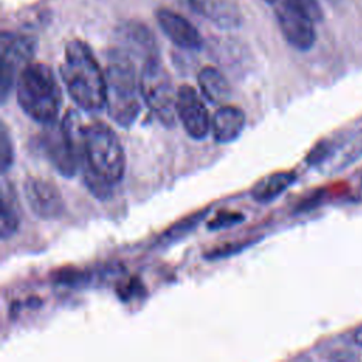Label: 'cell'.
Wrapping results in <instances>:
<instances>
[{"instance_id":"cell-4","label":"cell","mask_w":362,"mask_h":362,"mask_svg":"<svg viewBox=\"0 0 362 362\" xmlns=\"http://www.w3.org/2000/svg\"><path fill=\"white\" fill-rule=\"evenodd\" d=\"M106 109L120 127H130L140 112L139 79L130 55L122 48L109 52L106 66Z\"/></svg>"},{"instance_id":"cell-6","label":"cell","mask_w":362,"mask_h":362,"mask_svg":"<svg viewBox=\"0 0 362 362\" xmlns=\"http://www.w3.org/2000/svg\"><path fill=\"white\" fill-rule=\"evenodd\" d=\"M37 49V40L27 34H1V69L0 99L7 102L11 88L17 82L21 69L31 62Z\"/></svg>"},{"instance_id":"cell-19","label":"cell","mask_w":362,"mask_h":362,"mask_svg":"<svg viewBox=\"0 0 362 362\" xmlns=\"http://www.w3.org/2000/svg\"><path fill=\"white\" fill-rule=\"evenodd\" d=\"M243 221H245V216L240 212L222 211V212H218L211 221H208L206 226L209 230H221V229L238 225Z\"/></svg>"},{"instance_id":"cell-23","label":"cell","mask_w":362,"mask_h":362,"mask_svg":"<svg viewBox=\"0 0 362 362\" xmlns=\"http://www.w3.org/2000/svg\"><path fill=\"white\" fill-rule=\"evenodd\" d=\"M266 3H269V4H274L277 0H264Z\"/></svg>"},{"instance_id":"cell-13","label":"cell","mask_w":362,"mask_h":362,"mask_svg":"<svg viewBox=\"0 0 362 362\" xmlns=\"http://www.w3.org/2000/svg\"><path fill=\"white\" fill-rule=\"evenodd\" d=\"M246 117L242 109L230 105L221 106L212 119L214 140L219 144L235 141L245 129Z\"/></svg>"},{"instance_id":"cell-11","label":"cell","mask_w":362,"mask_h":362,"mask_svg":"<svg viewBox=\"0 0 362 362\" xmlns=\"http://www.w3.org/2000/svg\"><path fill=\"white\" fill-rule=\"evenodd\" d=\"M117 35H119V41L123 45L122 49L126 51L129 55L136 54L141 57L144 61L158 55L153 34L147 27H144L140 23H134V21L124 23L119 28Z\"/></svg>"},{"instance_id":"cell-7","label":"cell","mask_w":362,"mask_h":362,"mask_svg":"<svg viewBox=\"0 0 362 362\" xmlns=\"http://www.w3.org/2000/svg\"><path fill=\"white\" fill-rule=\"evenodd\" d=\"M276 18L286 41L300 51L310 49L315 42L314 20L307 16L301 8L293 4L290 0H281L277 3Z\"/></svg>"},{"instance_id":"cell-16","label":"cell","mask_w":362,"mask_h":362,"mask_svg":"<svg viewBox=\"0 0 362 362\" xmlns=\"http://www.w3.org/2000/svg\"><path fill=\"white\" fill-rule=\"evenodd\" d=\"M20 226L18 201L16 192L6 182L1 189V219H0V235L1 239H8L13 236Z\"/></svg>"},{"instance_id":"cell-10","label":"cell","mask_w":362,"mask_h":362,"mask_svg":"<svg viewBox=\"0 0 362 362\" xmlns=\"http://www.w3.org/2000/svg\"><path fill=\"white\" fill-rule=\"evenodd\" d=\"M156 18L163 33L180 48L197 51L204 45V40L199 31L181 14L168 10L158 8L156 11Z\"/></svg>"},{"instance_id":"cell-14","label":"cell","mask_w":362,"mask_h":362,"mask_svg":"<svg viewBox=\"0 0 362 362\" xmlns=\"http://www.w3.org/2000/svg\"><path fill=\"white\" fill-rule=\"evenodd\" d=\"M296 180L293 171H277L260 178L250 189V197L259 204H269L280 197Z\"/></svg>"},{"instance_id":"cell-20","label":"cell","mask_w":362,"mask_h":362,"mask_svg":"<svg viewBox=\"0 0 362 362\" xmlns=\"http://www.w3.org/2000/svg\"><path fill=\"white\" fill-rule=\"evenodd\" d=\"M255 243V240H245V242H233V243H225L223 246L215 247L214 250H211L209 253L205 255L206 259L209 260H215V259H223V257H229L233 256L242 250H245L247 246H252Z\"/></svg>"},{"instance_id":"cell-1","label":"cell","mask_w":362,"mask_h":362,"mask_svg":"<svg viewBox=\"0 0 362 362\" xmlns=\"http://www.w3.org/2000/svg\"><path fill=\"white\" fill-rule=\"evenodd\" d=\"M59 72L79 109L93 113L106 106V78L86 42L72 40L66 44Z\"/></svg>"},{"instance_id":"cell-3","label":"cell","mask_w":362,"mask_h":362,"mask_svg":"<svg viewBox=\"0 0 362 362\" xmlns=\"http://www.w3.org/2000/svg\"><path fill=\"white\" fill-rule=\"evenodd\" d=\"M16 96L23 112L37 123L57 122L61 109V90L52 69L42 62L27 64L16 82Z\"/></svg>"},{"instance_id":"cell-21","label":"cell","mask_w":362,"mask_h":362,"mask_svg":"<svg viewBox=\"0 0 362 362\" xmlns=\"http://www.w3.org/2000/svg\"><path fill=\"white\" fill-rule=\"evenodd\" d=\"M298 8H301L307 16H310L314 21H320L322 18V10L320 7L318 0H290Z\"/></svg>"},{"instance_id":"cell-15","label":"cell","mask_w":362,"mask_h":362,"mask_svg":"<svg viewBox=\"0 0 362 362\" xmlns=\"http://www.w3.org/2000/svg\"><path fill=\"white\" fill-rule=\"evenodd\" d=\"M198 85L202 95L212 103H225L230 98V86L221 71L204 66L198 72Z\"/></svg>"},{"instance_id":"cell-12","label":"cell","mask_w":362,"mask_h":362,"mask_svg":"<svg viewBox=\"0 0 362 362\" xmlns=\"http://www.w3.org/2000/svg\"><path fill=\"white\" fill-rule=\"evenodd\" d=\"M191 8L221 28H236L242 23L239 7L232 0H189Z\"/></svg>"},{"instance_id":"cell-8","label":"cell","mask_w":362,"mask_h":362,"mask_svg":"<svg viewBox=\"0 0 362 362\" xmlns=\"http://www.w3.org/2000/svg\"><path fill=\"white\" fill-rule=\"evenodd\" d=\"M24 197L30 211L40 219L54 221L65 211L64 198L59 188L41 177L30 175L24 181Z\"/></svg>"},{"instance_id":"cell-5","label":"cell","mask_w":362,"mask_h":362,"mask_svg":"<svg viewBox=\"0 0 362 362\" xmlns=\"http://www.w3.org/2000/svg\"><path fill=\"white\" fill-rule=\"evenodd\" d=\"M140 96L148 110L165 127H174L177 117V90H174L170 74L158 55L143 62L139 78Z\"/></svg>"},{"instance_id":"cell-22","label":"cell","mask_w":362,"mask_h":362,"mask_svg":"<svg viewBox=\"0 0 362 362\" xmlns=\"http://www.w3.org/2000/svg\"><path fill=\"white\" fill-rule=\"evenodd\" d=\"M354 339H355V342H356L359 346H362V325L356 329V332H355V335H354Z\"/></svg>"},{"instance_id":"cell-9","label":"cell","mask_w":362,"mask_h":362,"mask_svg":"<svg viewBox=\"0 0 362 362\" xmlns=\"http://www.w3.org/2000/svg\"><path fill=\"white\" fill-rule=\"evenodd\" d=\"M177 116L189 137L194 140L206 137L211 129L208 107L191 85L185 83L177 89Z\"/></svg>"},{"instance_id":"cell-2","label":"cell","mask_w":362,"mask_h":362,"mask_svg":"<svg viewBox=\"0 0 362 362\" xmlns=\"http://www.w3.org/2000/svg\"><path fill=\"white\" fill-rule=\"evenodd\" d=\"M81 167L85 182H102L110 187L124 175L126 156L116 133L102 122L82 127Z\"/></svg>"},{"instance_id":"cell-18","label":"cell","mask_w":362,"mask_h":362,"mask_svg":"<svg viewBox=\"0 0 362 362\" xmlns=\"http://www.w3.org/2000/svg\"><path fill=\"white\" fill-rule=\"evenodd\" d=\"M14 163V146L6 123H1L0 132V168L6 174Z\"/></svg>"},{"instance_id":"cell-17","label":"cell","mask_w":362,"mask_h":362,"mask_svg":"<svg viewBox=\"0 0 362 362\" xmlns=\"http://www.w3.org/2000/svg\"><path fill=\"white\" fill-rule=\"evenodd\" d=\"M208 211H209V208H206L204 211H199L197 214H192V215L184 218L182 221L174 223L171 228H168L164 233L160 235V238L157 239V245L168 246V245L182 239L189 232H192L197 228V225H199V222L204 221V218L208 214Z\"/></svg>"}]
</instances>
